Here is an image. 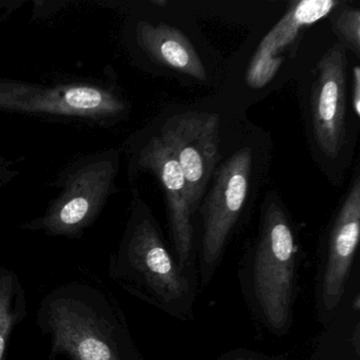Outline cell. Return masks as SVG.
I'll list each match as a JSON object with an SVG mask.
<instances>
[{"mask_svg":"<svg viewBox=\"0 0 360 360\" xmlns=\"http://www.w3.org/2000/svg\"><path fill=\"white\" fill-rule=\"evenodd\" d=\"M134 37L141 50L157 64L198 81L207 79L197 50L179 29L164 22L153 25L140 20L134 28Z\"/></svg>","mask_w":360,"mask_h":360,"instance_id":"obj_13","label":"cell"},{"mask_svg":"<svg viewBox=\"0 0 360 360\" xmlns=\"http://www.w3.org/2000/svg\"><path fill=\"white\" fill-rule=\"evenodd\" d=\"M120 153L115 149L83 155L67 164L52 186L60 189L41 217L20 225L53 237L79 238L102 214L117 191Z\"/></svg>","mask_w":360,"mask_h":360,"instance_id":"obj_4","label":"cell"},{"mask_svg":"<svg viewBox=\"0 0 360 360\" xmlns=\"http://www.w3.org/2000/svg\"><path fill=\"white\" fill-rule=\"evenodd\" d=\"M360 240V179L356 176L320 248L315 277L316 318L322 326L334 315L353 275Z\"/></svg>","mask_w":360,"mask_h":360,"instance_id":"obj_7","label":"cell"},{"mask_svg":"<svg viewBox=\"0 0 360 360\" xmlns=\"http://www.w3.org/2000/svg\"><path fill=\"white\" fill-rule=\"evenodd\" d=\"M26 316V292L20 278L11 269L0 266V360H7L10 337Z\"/></svg>","mask_w":360,"mask_h":360,"instance_id":"obj_14","label":"cell"},{"mask_svg":"<svg viewBox=\"0 0 360 360\" xmlns=\"http://www.w3.org/2000/svg\"><path fill=\"white\" fill-rule=\"evenodd\" d=\"M214 360H288L281 356H271L246 347H236L224 352Z\"/></svg>","mask_w":360,"mask_h":360,"instance_id":"obj_16","label":"cell"},{"mask_svg":"<svg viewBox=\"0 0 360 360\" xmlns=\"http://www.w3.org/2000/svg\"><path fill=\"white\" fill-rule=\"evenodd\" d=\"M252 169V149L243 147L214 170L210 193L199 208L202 229L197 239V269L201 288L210 283L222 263L248 200Z\"/></svg>","mask_w":360,"mask_h":360,"instance_id":"obj_6","label":"cell"},{"mask_svg":"<svg viewBox=\"0 0 360 360\" xmlns=\"http://www.w3.org/2000/svg\"><path fill=\"white\" fill-rule=\"evenodd\" d=\"M311 360H360V263L334 315L322 326Z\"/></svg>","mask_w":360,"mask_h":360,"instance_id":"obj_12","label":"cell"},{"mask_svg":"<svg viewBox=\"0 0 360 360\" xmlns=\"http://www.w3.org/2000/svg\"><path fill=\"white\" fill-rule=\"evenodd\" d=\"M11 6H14V7H18V6H20V4L13 3V1H0V8L6 7L10 10L11 9Z\"/></svg>","mask_w":360,"mask_h":360,"instance_id":"obj_18","label":"cell"},{"mask_svg":"<svg viewBox=\"0 0 360 360\" xmlns=\"http://www.w3.org/2000/svg\"><path fill=\"white\" fill-rule=\"evenodd\" d=\"M109 276L126 292L180 321L195 317L199 283L187 277L155 217L134 191L131 212Z\"/></svg>","mask_w":360,"mask_h":360,"instance_id":"obj_3","label":"cell"},{"mask_svg":"<svg viewBox=\"0 0 360 360\" xmlns=\"http://www.w3.org/2000/svg\"><path fill=\"white\" fill-rule=\"evenodd\" d=\"M155 174L163 188L167 208L170 248L181 271L198 281L197 233L184 176L172 148L161 136H151L134 153L130 165Z\"/></svg>","mask_w":360,"mask_h":360,"instance_id":"obj_8","label":"cell"},{"mask_svg":"<svg viewBox=\"0 0 360 360\" xmlns=\"http://www.w3.org/2000/svg\"><path fill=\"white\" fill-rule=\"evenodd\" d=\"M184 176L191 210L197 212L219 160L220 119L216 113L186 112L166 121L160 134Z\"/></svg>","mask_w":360,"mask_h":360,"instance_id":"obj_9","label":"cell"},{"mask_svg":"<svg viewBox=\"0 0 360 360\" xmlns=\"http://www.w3.org/2000/svg\"><path fill=\"white\" fill-rule=\"evenodd\" d=\"M37 323L51 342V358L144 360L117 301L91 284L71 282L41 300Z\"/></svg>","mask_w":360,"mask_h":360,"instance_id":"obj_2","label":"cell"},{"mask_svg":"<svg viewBox=\"0 0 360 360\" xmlns=\"http://www.w3.org/2000/svg\"><path fill=\"white\" fill-rule=\"evenodd\" d=\"M151 3H153V5H157V6H166V5H167V3H166V1H161V0H158V1H151Z\"/></svg>","mask_w":360,"mask_h":360,"instance_id":"obj_19","label":"cell"},{"mask_svg":"<svg viewBox=\"0 0 360 360\" xmlns=\"http://www.w3.org/2000/svg\"><path fill=\"white\" fill-rule=\"evenodd\" d=\"M339 4L334 0H302L292 4L261 43L248 69L250 86L259 88L269 83L281 65L282 52L297 41L305 28L328 15Z\"/></svg>","mask_w":360,"mask_h":360,"instance_id":"obj_11","label":"cell"},{"mask_svg":"<svg viewBox=\"0 0 360 360\" xmlns=\"http://www.w3.org/2000/svg\"><path fill=\"white\" fill-rule=\"evenodd\" d=\"M347 53L340 43L324 53L317 66L311 94V124L324 155L337 157L345 143Z\"/></svg>","mask_w":360,"mask_h":360,"instance_id":"obj_10","label":"cell"},{"mask_svg":"<svg viewBox=\"0 0 360 360\" xmlns=\"http://www.w3.org/2000/svg\"><path fill=\"white\" fill-rule=\"evenodd\" d=\"M300 248L296 229L275 197L265 200L258 233L238 264V280L252 317L276 337L294 326Z\"/></svg>","mask_w":360,"mask_h":360,"instance_id":"obj_1","label":"cell"},{"mask_svg":"<svg viewBox=\"0 0 360 360\" xmlns=\"http://www.w3.org/2000/svg\"><path fill=\"white\" fill-rule=\"evenodd\" d=\"M1 187H4L3 185L0 184V188H1Z\"/></svg>","mask_w":360,"mask_h":360,"instance_id":"obj_20","label":"cell"},{"mask_svg":"<svg viewBox=\"0 0 360 360\" xmlns=\"http://www.w3.org/2000/svg\"><path fill=\"white\" fill-rule=\"evenodd\" d=\"M335 33L340 39L341 45L352 50L356 56L360 51V12L347 9L337 16L334 24Z\"/></svg>","mask_w":360,"mask_h":360,"instance_id":"obj_15","label":"cell"},{"mask_svg":"<svg viewBox=\"0 0 360 360\" xmlns=\"http://www.w3.org/2000/svg\"><path fill=\"white\" fill-rule=\"evenodd\" d=\"M353 82H352V102L353 110L357 117L360 115V68L356 66L353 70Z\"/></svg>","mask_w":360,"mask_h":360,"instance_id":"obj_17","label":"cell"},{"mask_svg":"<svg viewBox=\"0 0 360 360\" xmlns=\"http://www.w3.org/2000/svg\"><path fill=\"white\" fill-rule=\"evenodd\" d=\"M128 111L127 101L105 84L68 82L43 85L0 77V112L111 127Z\"/></svg>","mask_w":360,"mask_h":360,"instance_id":"obj_5","label":"cell"}]
</instances>
